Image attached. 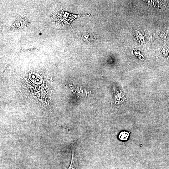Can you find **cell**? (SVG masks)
<instances>
[{
  "mask_svg": "<svg viewBox=\"0 0 169 169\" xmlns=\"http://www.w3.org/2000/svg\"><path fill=\"white\" fill-rule=\"evenodd\" d=\"M82 16L81 14H73L61 10L56 12H54L52 15V18L54 21L56 23L69 24L75 18Z\"/></svg>",
  "mask_w": 169,
  "mask_h": 169,
  "instance_id": "1",
  "label": "cell"
},
{
  "mask_svg": "<svg viewBox=\"0 0 169 169\" xmlns=\"http://www.w3.org/2000/svg\"><path fill=\"white\" fill-rule=\"evenodd\" d=\"M129 134L126 131L121 132L119 136V139L122 141L126 140L128 138Z\"/></svg>",
  "mask_w": 169,
  "mask_h": 169,
  "instance_id": "3",
  "label": "cell"
},
{
  "mask_svg": "<svg viewBox=\"0 0 169 169\" xmlns=\"http://www.w3.org/2000/svg\"><path fill=\"white\" fill-rule=\"evenodd\" d=\"M75 153L72 152L70 164L68 169H77Z\"/></svg>",
  "mask_w": 169,
  "mask_h": 169,
  "instance_id": "2",
  "label": "cell"
}]
</instances>
